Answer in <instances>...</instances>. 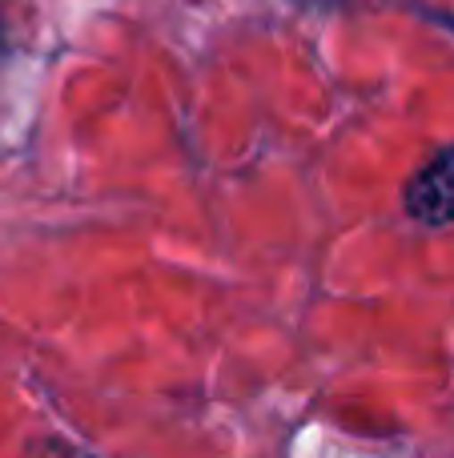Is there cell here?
I'll return each instance as SVG.
<instances>
[{"label":"cell","mask_w":454,"mask_h":458,"mask_svg":"<svg viewBox=\"0 0 454 458\" xmlns=\"http://www.w3.org/2000/svg\"><path fill=\"white\" fill-rule=\"evenodd\" d=\"M407 209L426 225H454V145L415 174L407 185Z\"/></svg>","instance_id":"cell-1"},{"label":"cell","mask_w":454,"mask_h":458,"mask_svg":"<svg viewBox=\"0 0 454 458\" xmlns=\"http://www.w3.org/2000/svg\"><path fill=\"white\" fill-rule=\"evenodd\" d=\"M0 48H4V24H0Z\"/></svg>","instance_id":"cell-2"}]
</instances>
